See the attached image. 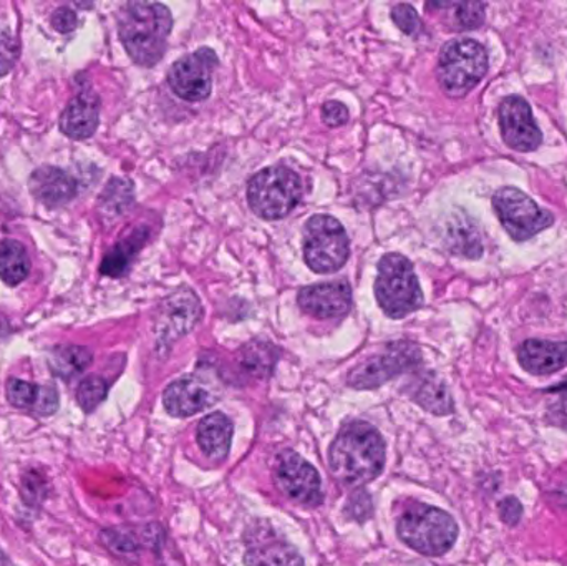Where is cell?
Masks as SVG:
<instances>
[{"label":"cell","instance_id":"cell-33","mask_svg":"<svg viewBox=\"0 0 567 566\" xmlns=\"http://www.w3.org/2000/svg\"><path fill=\"white\" fill-rule=\"evenodd\" d=\"M19 43L6 30H0V76L7 75L16 65Z\"/></svg>","mask_w":567,"mask_h":566},{"label":"cell","instance_id":"cell-1","mask_svg":"<svg viewBox=\"0 0 567 566\" xmlns=\"http://www.w3.org/2000/svg\"><path fill=\"white\" fill-rule=\"evenodd\" d=\"M330 471L343 485L360 487L379 477L385 465V442L367 422L346 425L330 445Z\"/></svg>","mask_w":567,"mask_h":566},{"label":"cell","instance_id":"cell-37","mask_svg":"<svg viewBox=\"0 0 567 566\" xmlns=\"http://www.w3.org/2000/svg\"><path fill=\"white\" fill-rule=\"evenodd\" d=\"M43 492H45V482L40 475L27 474L23 477V494H25L27 502L37 504L43 497Z\"/></svg>","mask_w":567,"mask_h":566},{"label":"cell","instance_id":"cell-32","mask_svg":"<svg viewBox=\"0 0 567 566\" xmlns=\"http://www.w3.org/2000/svg\"><path fill=\"white\" fill-rule=\"evenodd\" d=\"M102 542L109 550H112L113 554L122 558H132L133 555H136V552H138V547H136L133 538L123 534V532H102Z\"/></svg>","mask_w":567,"mask_h":566},{"label":"cell","instance_id":"cell-11","mask_svg":"<svg viewBox=\"0 0 567 566\" xmlns=\"http://www.w3.org/2000/svg\"><path fill=\"white\" fill-rule=\"evenodd\" d=\"M499 132L508 148L519 153L536 152L543 145V132L533 115L532 105L522 95H508L498 109Z\"/></svg>","mask_w":567,"mask_h":566},{"label":"cell","instance_id":"cell-36","mask_svg":"<svg viewBox=\"0 0 567 566\" xmlns=\"http://www.w3.org/2000/svg\"><path fill=\"white\" fill-rule=\"evenodd\" d=\"M76 13L70 10L69 7H60L52 13V25L56 32L69 33L76 29Z\"/></svg>","mask_w":567,"mask_h":566},{"label":"cell","instance_id":"cell-30","mask_svg":"<svg viewBox=\"0 0 567 566\" xmlns=\"http://www.w3.org/2000/svg\"><path fill=\"white\" fill-rule=\"evenodd\" d=\"M109 385L99 375H90L80 382L79 391H76V401L80 408L85 412L95 411L103 401H105Z\"/></svg>","mask_w":567,"mask_h":566},{"label":"cell","instance_id":"cell-31","mask_svg":"<svg viewBox=\"0 0 567 566\" xmlns=\"http://www.w3.org/2000/svg\"><path fill=\"white\" fill-rule=\"evenodd\" d=\"M392 20L406 35L416 37L422 32V19L410 3H399L392 9Z\"/></svg>","mask_w":567,"mask_h":566},{"label":"cell","instance_id":"cell-7","mask_svg":"<svg viewBox=\"0 0 567 566\" xmlns=\"http://www.w3.org/2000/svg\"><path fill=\"white\" fill-rule=\"evenodd\" d=\"M350 256L346 228L329 215H316L303 226V259L317 275L339 271Z\"/></svg>","mask_w":567,"mask_h":566},{"label":"cell","instance_id":"cell-5","mask_svg":"<svg viewBox=\"0 0 567 566\" xmlns=\"http://www.w3.org/2000/svg\"><path fill=\"white\" fill-rule=\"evenodd\" d=\"M396 532L403 544L429 557L445 555L458 538V525L452 515L423 504L409 508L400 517Z\"/></svg>","mask_w":567,"mask_h":566},{"label":"cell","instance_id":"cell-10","mask_svg":"<svg viewBox=\"0 0 567 566\" xmlns=\"http://www.w3.org/2000/svg\"><path fill=\"white\" fill-rule=\"evenodd\" d=\"M218 56L212 49H199L173 63L168 85L185 102H203L212 95L213 72Z\"/></svg>","mask_w":567,"mask_h":566},{"label":"cell","instance_id":"cell-16","mask_svg":"<svg viewBox=\"0 0 567 566\" xmlns=\"http://www.w3.org/2000/svg\"><path fill=\"white\" fill-rule=\"evenodd\" d=\"M518 362L533 375H549L567 368V341L526 339L518 348Z\"/></svg>","mask_w":567,"mask_h":566},{"label":"cell","instance_id":"cell-22","mask_svg":"<svg viewBox=\"0 0 567 566\" xmlns=\"http://www.w3.org/2000/svg\"><path fill=\"white\" fill-rule=\"evenodd\" d=\"M148 239V231L140 228L133 231L132 235L126 236L123 241H120L109 255L105 256L102 263V272L112 278H120L128 271L132 266L133 259L138 255L140 249L145 245Z\"/></svg>","mask_w":567,"mask_h":566},{"label":"cell","instance_id":"cell-8","mask_svg":"<svg viewBox=\"0 0 567 566\" xmlns=\"http://www.w3.org/2000/svg\"><path fill=\"white\" fill-rule=\"evenodd\" d=\"M493 209L506 235L516 243L535 238L555 225V215L515 186H503L493 195Z\"/></svg>","mask_w":567,"mask_h":566},{"label":"cell","instance_id":"cell-34","mask_svg":"<svg viewBox=\"0 0 567 566\" xmlns=\"http://www.w3.org/2000/svg\"><path fill=\"white\" fill-rule=\"evenodd\" d=\"M349 110L343 103L336 102V100L323 103L322 119L326 125L333 126V128L346 125L349 122Z\"/></svg>","mask_w":567,"mask_h":566},{"label":"cell","instance_id":"cell-21","mask_svg":"<svg viewBox=\"0 0 567 566\" xmlns=\"http://www.w3.org/2000/svg\"><path fill=\"white\" fill-rule=\"evenodd\" d=\"M196 438L206 457L223 461L228 457L231 449L233 424L225 414L215 412L199 422Z\"/></svg>","mask_w":567,"mask_h":566},{"label":"cell","instance_id":"cell-2","mask_svg":"<svg viewBox=\"0 0 567 566\" xmlns=\"http://www.w3.org/2000/svg\"><path fill=\"white\" fill-rule=\"evenodd\" d=\"M172 30V10L163 3L130 2L120 10V40L136 65L155 66L165 55Z\"/></svg>","mask_w":567,"mask_h":566},{"label":"cell","instance_id":"cell-28","mask_svg":"<svg viewBox=\"0 0 567 566\" xmlns=\"http://www.w3.org/2000/svg\"><path fill=\"white\" fill-rule=\"evenodd\" d=\"M450 12V29L465 32L476 30L485 23V3L482 2H458L445 3Z\"/></svg>","mask_w":567,"mask_h":566},{"label":"cell","instance_id":"cell-3","mask_svg":"<svg viewBox=\"0 0 567 566\" xmlns=\"http://www.w3.org/2000/svg\"><path fill=\"white\" fill-rule=\"evenodd\" d=\"M489 69L483 43L473 39L450 40L440 50L436 80L446 95L463 99L480 85Z\"/></svg>","mask_w":567,"mask_h":566},{"label":"cell","instance_id":"cell-20","mask_svg":"<svg viewBox=\"0 0 567 566\" xmlns=\"http://www.w3.org/2000/svg\"><path fill=\"white\" fill-rule=\"evenodd\" d=\"M7 401L17 409H29L40 415H52L59 409V394L50 385H35L20 379L7 382Z\"/></svg>","mask_w":567,"mask_h":566},{"label":"cell","instance_id":"cell-19","mask_svg":"<svg viewBox=\"0 0 567 566\" xmlns=\"http://www.w3.org/2000/svg\"><path fill=\"white\" fill-rule=\"evenodd\" d=\"M163 402L169 415L189 418L208 408L212 394L196 379H179L166 388Z\"/></svg>","mask_w":567,"mask_h":566},{"label":"cell","instance_id":"cell-17","mask_svg":"<svg viewBox=\"0 0 567 566\" xmlns=\"http://www.w3.org/2000/svg\"><path fill=\"white\" fill-rule=\"evenodd\" d=\"M30 192L47 208H60L76 195V182L56 166H42L29 179Z\"/></svg>","mask_w":567,"mask_h":566},{"label":"cell","instance_id":"cell-4","mask_svg":"<svg viewBox=\"0 0 567 566\" xmlns=\"http://www.w3.org/2000/svg\"><path fill=\"white\" fill-rule=\"evenodd\" d=\"M375 298L390 319H403L423 306V291L412 261L399 253H389L379 261Z\"/></svg>","mask_w":567,"mask_h":566},{"label":"cell","instance_id":"cell-26","mask_svg":"<svg viewBox=\"0 0 567 566\" xmlns=\"http://www.w3.org/2000/svg\"><path fill=\"white\" fill-rule=\"evenodd\" d=\"M415 401L432 414L446 415L453 412L452 395L446 385L435 375H429L420 382Z\"/></svg>","mask_w":567,"mask_h":566},{"label":"cell","instance_id":"cell-14","mask_svg":"<svg viewBox=\"0 0 567 566\" xmlns=\"http://www.w3.org/2000/svg\"><path fill=\"white\" fill-rule=\"evenodd\" d=\"M245 562L248 566H303L296 548L262 525L255 527L246 538Z\"/></svg>","mask_w":567,"mask_h":566},{"label":"cell","instance_id":"cell-29","mask_svg":"<svg viewBox=\"0 0 567 566\" xmlns=\"http://www.w3.org/2000/svg\"><path fill=\"white\" fill-rule=\"evenodd\" d=\"M133 188L132 183L126 179L115 178L109 183L102 198H100V206L103 213L109 215H120L126 206L132 203Z\"/></svg>","mask_w":567,"mask_h":566},{"label":"cell","instance_id":"cell-6","mask_svg":"<svg viewBox=\"0 0 567 566\" xmlns=\"http://www.w3.org/2000/svg\"><path fill=\"white\" fill-rule=\"evenodd\" d=\"M302 193V182L293 169L281 165L269 166L249 182V208L259 218L278 222L299 205Z\"/></svg>","mask_w":567,"mask_h":566},{"label":"cell","instance_id":"cell-24","mask_svg":"<svg viewBox=\"0 0 567 566\" xmlns=\"http://www.w3.org/2000/svg\"><path fill=\"white\" fill-rule=\"evenodd\" d=\"M92 352L80 346H60L50 354L49 364L53 374L62 379H70L80 374L92 364Z\"/></svg>","mask_w":567,"mask_h":566},{"label":"cell","instance_id":"cell-9","mask_svg":"<svg viewBox=\"0 0 567 566\" xmlns=\"http://www.w3.org/2000/svg\"><path fill=\"white\" fill-rule=\"evenodd\" d=\"M420 362L419 346L409 341L392 342L382 354L367 359L352 369L349 384L353 389H375L390 379L409 371Z\"/></svg>","mask_w":567,"mask_h":566},{"label":"cell","instance_id":"cell-23","mask_svg":"<svg viewBox=\"0 0 567 566\" xmlns=\"http://www.w3.org/2000/svg\"><path fill=\"white\" fill-rule=\"evenodd\" d=\"M30 259L19 241L0 243V278L10 286L20 285L29 276Z\"/></svg>","mask_w":567,"mask_h":566},{"label":"cell","instance_id":"cell-25","mask_svg":"<svg viewBox=\"0 0 567 566\" xmlns=\"http://www.w3.org/2000/svg\"><path fill=\"white\" fill-rule=\"evenodd\" d=\"M449 241L453 255L468 259H480L483 256V243L478 229L472 223L466 222L465 216L450 225Z\"/></svg>","mask_w":567,"mask_h":566},{"label":"cell","instance_id":"cell-35","mask_svg":"<svg viewBox=\"0 0 567 566\" xmlns=\"http://www.w3.org/2000/svg\"><path fill=\"white\" fill-rule=\"evenodd\" d=\"M499 517L509 527H515L519 524L523 517L522 502L516 497H508L499 504Z\"/></svg>","mask_w":567,"mask_h":566},{"label":"cell","instance_id":"cell-15","mask_svg":"<svg viewBox=\"0 0 567 566\" xmlns=\"http://www.w3.org/2000/svg\"><path fill=\"white\" fill-rule=\"evenodd\" d=\"M162 312L163 341H175L198 325L203 308L193 289L182 288L163 302Z\"/></svg>","mask_w":567,"mask_h":566},{"label":"cell","instance_id":"cell-12","mask_svg":"<svg viewBox=\"0 0 567 566\" xmlns=\"http://www.w3.org/2000/svg\"><path fill=\"white\" fill-rule=\"evenodd\" d=\"M275 482L282 494L299 504L316 505L322 498L319 472L293 452H284L279 457Z\"/></svg>","mask_w":567,"mask_h":566},{"label":"cell","instance_id":"cell-13","mask_svg":"<svg viewBox=\"0 0 567 566\" xmlns=\"http://www.w3.org/2000/svg\"><path fill=\"white\" fill-rule=\"evenodd\" d=\"M297 305L317 319H339L350 311L352 288L347 281L319 282L306 286L297 295Z\"/></svg>","mask_w":567,"mask_h":566},{"label":"cell","instance_id":"cell-27","mask_svg":"<svg viewBox=\"0 0 567 566\" xmlns=\"http://www.w3.org/2000/svg\"><path fill=\"white\" fill-rule=\"evenodd\" d=\"M276 361H278V351H276L275 346L268 344V342H249L243 349V368L251 372L252 375H258V378H268L275 369Z\"/></svg>","mask_w":567,"mask_h":566},{"label":"cell","instance_id":"cell-18","mask_svg":"<svg viewBox=\"0 0 567 566\" xmlns=\"http://www.w3.org/2000/svg\"><path fill=\"white\" fill-rule=\"evenodd\" d=\"M100 102L92 90L73 96L60 119V130L72 140L90 138L99 128Z\"/></svg>","mask_w":567,"mask_h":566}]
</instances>
